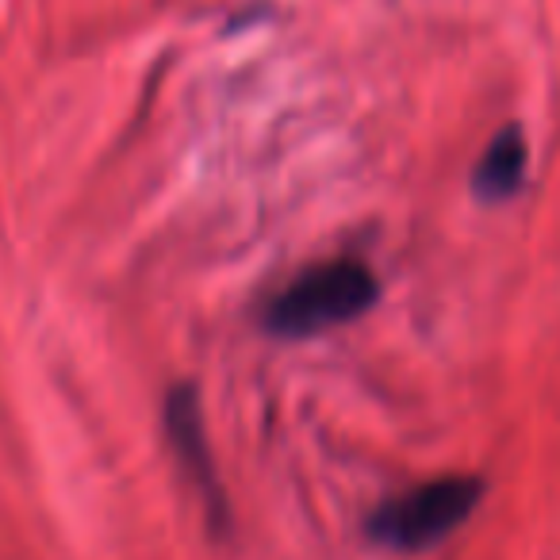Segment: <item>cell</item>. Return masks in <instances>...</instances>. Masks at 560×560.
<instances>
[{
    "label": "cell",
    "instance_id": "6da1fadb",
    "mask_svg": "<svg viewBox=\"0 0 560 560\" xmlns=\"http://www.w3.org/2000/svg\"><path fill=\"white\" fill-rule=\"evenodd\" d=\"M381 296L376 272L358 257H335L304 277H296L289 289H280L265 307V330L277 338H312L330 327L361 319Z\"/></svg>",
    "mask_w": 560,
    "mask_h": 560
},
{
    "label": "cell",
    "instance_id": "3957f363",
    "mask_svg": "<svg viewBox=\"0 0 560 560\" xmlns=\"http://www.w3.org/2000/svg\"><path fill=\"white\" fill-rule=\"evenodd\" d=\"M165 434H170V445H173V453H177L180 468H185L188 483L200 491L211 522L226 526L223 483H219L215 460H211L208 430H203L200 399H196L192 384H177V388L165 396Z\"/></svg>",
    "mask_w": 560,
    "mask_h": 560
},
{
    "label": "cell",
    "instance_id": "277c9868",
    "mask_svg": "<svg viewBox=\"0 0 560 560\" xmlns=\"http://www.w3.org/2000/svg\"><path fill=\"white\" fill-rule=\"evenodd\" d=\"M526 162H529V150H526L522 127H514V124L503 127V131L488 142L480 162H476L472 192L488 203L511 200V196L522 188V180H526Z\"/></svg>",
    "mask_w": 560,
    "mask_h": 560
},
{
    "label": "cell",
    "instance_id": "7a4b0ae2",
    "mask_svg": "<svg viewBox=\"0 0 560 560\" xmlns=\"http://www.w3.org/2000/svg\"><path fill=\"white\" fill-rule=\"evenodd\" d=\"M483 499L480 476H442L419 488L392 495L369 514V537L384 549L422 552L442 545L453 529H460L476 514Z\"/></svg>",
    "mask_w": 560,
    "mask_h": 560
}]
</instances>
